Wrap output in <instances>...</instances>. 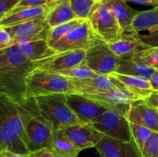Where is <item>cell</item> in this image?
Wrapping results in <instances>:
<instances>
[{"label": "cell", "mask_w": 158, "mask_h": 157, "mask_svg": "<svg viewBox=\"0 0 158 157\" xmlns=\"http://www.w3.org/2000/svg\"><path fill=\"white\" fill-rule=\"evenodd\" d=\"M35 68V63L28 59L18 46L6 49L0 58V94L16 103L27 97L26 78Z\"/></svg>", "instance_id": "cell-1"}, {"label": "cell", "mask_w": 158, "mask_h": 157, "mask_svg": "<svg viewBox=\"0 0 158 157\" xmlns=\"http://www.w3.org/2000/svg\"><path fill=\"white\" fill-rule=\"evenodd\" d=\"M0 150L29 154L18 103L0 94Z\"/></svg>", "instance_id": "cell-2"}, {"label": "cell", "mask_w": 158, "mask_h": 157, "mask_svg": "<svg viewBox=\"0 0 158 157\" xmlns=\"http://www.w3.org/2000/svg\"><path fill=\"white\" fill-rule=\"evenodd\" d=\"M18 108L27 137L29 152L50 149L55 129L40 111L35 97L27 96L23 99L18 103Z\"/></svg>", "instance_id": "cell-3"}, {"label": "cell", "mask_w": 158, "mask_h": 157, "mask_svg": "<svg viewBox=\"0 0 158 157\" xmlns=\"http://www.w3.org/2000/svg\"><path fill=\"white\" fill-rule=\"evenodd\" d=\"M42 113L49 120L54 129H61L82 122L69 107L66 94L54 93L34 96Z\"/></svg>", "instance_id": "cell-4"}, {"label": "cell", "mask_w": 158, "mask_h": 157, "mask_svg": "<svg viewBox=\"0 0 158 157\" xmlns=\"http://www.w3.org/2000/svg\"><path fill=\"white\" fill-rule=\"evenodd\" d=\"M28 96L50 95L54 93H74L71 78L58 72L34 69L26 78Z\"/></svg>", "instance_id": "cell-5"}, {"label": "cell", "mask_w": 158, "mask_h": 157, "mask_svg": "<svg viewBox=\"0 0 158 157\" xmlns=\"http://www.w3.org/2000/svg\"><path fill=\"white\" fill-rule=\"evenodd\" d=\"M120 58L112 52L106 42L96 36L92 46L86 50L85 63L97 73L110 75L117 72Z\"/></svg>", "instance_id": "cell-6"}, {"label": "cell", "mask_w": 158, "mask_h": 157, "mask_svg": "<svg viewBox=\"0 0 158 157\" xmlns=\"http://www.w3.org/2000/svg\"><path fill=\"white\" fill-rule=\"evenodd\" d=\"M88 20L96 36L106 43L115 40L123 32L106 1L99 3Z\"/></svg>", "instance_id": "cell-7"}, {"label": "cell", "mask_w": 158, "mask_h": 157, "mask_svg": "<svg viewBox=\"0 0 158 157\" xmlns=\"http://www.w3.org/2000/svg\"><path fill=\"white\" fill-rule=\"evenodd\" d=\"M92 126L106 136L125 143L132 142L131 123L125 115L107 110Z\"/></svg>", "instance_id": "cell-8"}, {"label": "cell", "mask_w": 158, "mask_h": 157, "mask_svg": "<svg viewBox=\"0 0 158 157\" xmlns=\"http://www.w3.org/2000/svg\"><path fill=\"white\" fill-rule=\"evenodd\" d=\"M83 95L97 102L106 109L115 111L125 116L127 115L133 102L138 99H143L128 89L118 88L106 92Z\"/></svg>", "instance_id": "cell-9"}, {"label": "cell", "mask_w": 158, "mask_h": 157, "mask_svg": "<svg viewBox=\"0 0 158 157\" xmlns=\"http://www.w3.org/2000/svg\"><path fill=\"white\" fill-rule=\"evenodd\" d=\"M95 38L90 23L86 19L51 47L56 53L73 50H87L93 45Z\"/></svg>", "instance_id": "cell-10"}, {"label": "cell", "mask_w": 158, "mask_h": 157, "mask_svg": "<svg viewBox=\"0 0 158 157\" xmlns=\"http://www.w3.org/2000/svg\"><path fill=\"white\" fill-rule=\"evenodd\" d=\"M66 99L74 113L85 123L93 124L107 110L97 102L80 94H66Z\"/></svg>", "instance_id": "cell-11"}, {"label": "cell", "mask_w": 158, "mask_h": 157, "mask_svg": "<svg viewBox=\"0 0 158 157\" xmlns=\"http://www.w3.org/2000/svg\"><path fill=\"white\" fill-rule=\"evenodd\" d=\"M86 50H73L60 52L52 56L35 62L37 69L60 72L78 66L85 62Z\"/></svg>", "instance_id": "cell-12"}, {"label": "cell", "mask_w": 158, "mask_h": 157, "mask_svg": "<svg viewBox=\"0 0 158 157\" xmlns=\"http://www.w3.org/2000/svg\"><path fill=\"white\" fill-rule=\"evenodd\" d=\"M61 130L80 151L95 147L104 136L89 123L73 125L63 128Z\"/></svg>", "instance_id": "cell-13"}, {"label": "cell", "mask_w": 158, "mask_h": 157, "mask_svg": "<svg viewBox=\"0 0 158 157\" xmlns=\"http://www.w3.org/2000/svg\"><path fill=\"white\" fill-rule=\"evenodd\" d=\"M73 80L74 93L80 95H90L106 92L110 89H127L126 86L112 75H103L97 73L92 78L87 80Z\"/></svg>", "instance_id": "cell-14"}, {"label": "cell", "mask_w": 158, "mask_h": 157, "mask_svg": "<svg viewBox=\"0 0 158 157\" xmlns=\"http://www.w3.org/2000/svg\"><path fill=\"white\" fill-rule=\"evenodd\" d=\"M95 148L100 157H142L134 141L125 143L106 135Z\"/></svg>", "instance_id": "cell-15"}, {"label": "cell", "mask_w": 158, "mask_h": 157, "mask_svg": "<svg viewBox=\"0 0 158 157\" xmlns=\"http://www.w3.org/2000/svg\"><path fill=\"white\" fill-rule=\"evenodd\" d=\"M127 118L130 123L158 132V109L147 104L143 99L136 100L131 103Z\"/></svg>", "instance_id": "cell-16"}, {"label": "cell", "mask_w": 158, "mask_h": 157, "mask_svg": "<svg viewBox=\"0 0 158 157\" xmlns=\"http://www.w3.org/2000/svg\"><path fill=\"white\" fill-rule=\"evenodd\" d=\"M115 55L122 58H132L139 51L148 48L142 42L140 34L137 32H125L111 42L107 43Z\"/></svg>", "instance_id": "cell-17"}, {"label": "cell", "mask_w": 158, "mask_h": 157, "mask_svg": "<svg viewBox=\"0 0 158 157\" xmlns=\"http://www.w3.org/2000/svg\"><path fill=\"white\" fill-rule=\"evenodd\" d=\"M48 9L49 4L33 8L12 9L0 20V27H7L32 19L45 18Z\"/></svg>", "instance_id": "cell-18"}, {"label": "cell", "mask_w": 158, "mask_h": 157, "mask_svg": "<svg viewBox=\"0 0 158 157\" xmlns=\"http://www.w3.org/2000/svg\"><path fill=\"white\" fill-rule=\"evenodd\" d=\"M77 18L70 6L69 0H60L49 4L45 21L49 28L55 27Z\"/></svg>", "instance_id": "cell-19"}, {"label": "cell", "mask_w": 158, "mask_h": 157, "mask_svg": "<svg viewBox=\"0 0 158 157\" xmlns=\"http://www.w3.org/2000/svg\"><path fill=\"white\" fill-rule=\"evenodd\" d=\"M125 32H133V22L139 11L132 9L126 0H105ZM135 32V31H134Z\"/></svg>", "instance_id": "cell-20"}, {"label": "cell", "mask_w": 158, "mask_h": 157, "mask_svg": "<svg viewBox=\"0 0 158 157\" xmlns=\"http://www.w3.org/2000/svg\"><path fill=\"white\" fill-rule=\"evenodd\" d=\"M110 75L121 82L128 90L139 95L143 99L154 91L150 80L143 77L123 75L117 72H114Z\"/></svg>", "instance_id": "cell-21"}, {"label": "cell", "mask_w": 158, "mask_h": 157, "mask_svg": "<svg viewBox=\"0 0 158 157\" xmlns=\"http://www.w3.org/2000/svg\"><path fill=\"white\" fill-rule=\"evenodd\" d=\"M10 33L12 38L27 37L36 35L46 29H49L45 18L32 19L13 26L3 27Z\"/></svg>", "instance_id": "cell-22"}, {"label": "cell", "mask_w": 158, "mask_h": 157, "mask_svg": "<svg viewBox=\"0 0 158 157\" xmlns=\"http://www.w3.org/2000/svg\"><path fill=\"white\" fill-rule=\"evenodd\" d=\"M23 55L32 62L40 61L52 56L56 52L49 45L46 39L31 42L19 46Z\"/></svg>", "instance_id": "cell-23"}, {"label": "cell", "mask_w": 158, "mask_h": 157, "mask_svg": "<svg viewBox=\"0 0 158 157\" xmlns=\"http://www.w3.org/2000/svg\"><path fill=\"white\" fill-rule=\"evenodd\" d=\"M49 150L56 157H78L81 151L76 147L61 129L54 131L53 140Z\"/></svg>", "instance_id": "cell-24"}, {"label": "cell", "mask_w": 158, "mask_h": 157, "mask_svg": "<svg viewBox=\"0 0 158 157\" xmlns=\"http://www.w3.org/2000/svg\"><path fill=\"white\" fill-rule=\"evenodd\" d=\"M156 69L143 64L141 62L135 61L133 58H120V62L117 66V73L123 75H136L150 80Z\"/></svg>", "instance_id": "cell-25"}, {"label": "cell", "mask_w": 158, "mask_h": 157, "mask_svg": "<svg viewBox=\"0 0 158 157\" xmlns=\"http://www.w3.org/2000/svg\"><path fill=\"white\" fill-rule=\"evenodd\" d=\"M133 29L135 32L150 31L158 26V6L149 10L139 12L133 22Z\"/></svg>", "instance_id": "cell-26"}, {"label": "cell", "mask_w": 158, "mask_h": 157, "mask_svg": "<svg viewBox=\"0 0 158 157\" xmlns=\"http://www.w3.org/2000/svg\"><path fill=\"white\" fill-rule=\"evenodd\" d=\"M84 19L81 18H75L73 20L67 22L63 23L55 27L50 28L49 29L47 35V42L50 46H52L56 42L63 38L66 35H67L69 32L73 30L74 29L80 26L81 23L84 22Z\"/></svg>", "instance_id": "cell-27"}, {"label": "cell", "mask_w": 158, "mask_h": 157, "mask_svg": "<svg viewBox=\"0 0 158 157\" xmlns=\"http://www.w3.org/2000/svg\"><path fill=\"white\" fill-rule=\"evenodd\" d=\"M69 3L77 18L84 20L89 19L99 5L94 0H69Z\"/></svg>", "instance_id": "cell-28"}, {"label": "cell", "mask_w": 158, "mask_h": 157, "mask_svg": "<svg viewBox=\"0 0 158 157\" xmlns=\"http://www.w3.org/2000/svg\"><path fill=\"white\" fill-rule=\"evenodd\" d=\"M131 129L133 141L134 142L139 150L142 152L145 145L155 132L144 126L132 123H131Z\"/></svg>", "instance_id": "cell-29"}, {"label": "cell", "mask_w": 158, "mask_h": 157, "mask_svg": "<svg viewBox=\"0 0 158 157\" xmlns=\"http://www.w3.org/2000/svg\"><path fill=\"white\" fill-rule=\"evenodd\" d=\"M135 61L158 69V47H148L134 54L132 58Z\"/></svg>", "instance_id": "cell-30"}, {"label": "cell", "mask_w": 158, "mask_h": 157, "mask_svg": "<svg viewBox=\"0 0 158 157\" xmlns=\"http://www.w3.org/2000/svg\"><path fill=\"white\" fill-rule=\"evenodd\" d=\"M61 75L73 80H87L92 78L97 75V72L89 69L85 62L81 65L72 69H66L60 72Z\"/></svg>", "instance_id": "cell-31"}, {"label": "cell", "mask_w": 158, "mask_h": 157, "mask_svg": "<svg viewBox=\"0 0 158 157\" xmlns=\"http://www.w3.org/2000/svg\"><path fill=\"white\" fill-rule=\"evenodd\" d=\"M142 157H158V132H154L141 152Z\"/></svg>", "instance_id": "cell-32"}, {"label": "cell", "mask_w": 158, "mask_h": 157, "mask_svg": "<svg viewBox=\"0 0 158 157\" xmlns=\"http://www.w3.org/2000/svg\"><path fill=\"white\" fill-rule=\"evenodd\" d=\"M13 45V38L5 28L0 27V50H5Z\"/></svg>", "instance_id": "cell-33"}, {"label": "cell", "mask_w": 158, "mask_h": 157, "mask_svg": "<svg viewBox=\"0 0 158 157\" xmlns=\"http://www.w3.org/2000/svg\"><path fill=\"white\" fill-rule=\"evenodd\" d=\"M46 0H20L13 9H24V8H33L48 5Z\"/></svg>", "instance_id": "cell-34"}, {"label": "cell", "mask_w": 158, "mask_h": 157, "mask_svg": "<svg viewBox=\"0 0 158 157\" xmlns=\"http://www.w3.org/2000/svg\"><path fill=\"white\" fill-rule=\"evenodd\" d=\"M142 42L148 47H158V32L140 35Z\"/></svg>", "instance_id": "cell-35"}, {"label": "cell", "mask_w": 158, "mask_h": 157, "mask_svg": "<svg viewBox=\"0 0 158 157\" xmlns=\"http://www.w3.org/2000/svg\"><path fill=\"white\" fill-rule=\"evenodd\" d=\"M20 0H0V20L17 5Z\"/></svg>", "instance_id": "cell-36"}, {"label": "cell", "mask_w": 158, "mask_h": 157, "mask_svg": "<svg viewBox=\"0 0 158 157\" xmlns=\"http://www.w3.org/2000/svg\"><path fill=\"white\" fill-rule=\"evenodd\" d=\"M143 100L147 104L158 109V91H153Z\"/></svg>", "instance_id": "cell-37"}, {"label": "cell", "mask_w": 158, "mask_h": 157, "mask_svg": "<svg viewBox=\"0 0 158 157\" xmlns=\"http://www.w3.org/2000/svg\"><path fill=\"white\" fill-rule=\"evenodd\" d=\"M30 157H56L49 149H43L40 150L32 152L29 153Z\"/></svg>", "instance_id": "cell-38"}, {"label": "cell", "mask_w": 158, "mask_h": 157, "mask_svg": "<svg viewBox=\"0 0 158 157\" xmlns=\"http://www.w3.org/2000/svg\"><path fill=\"white\" fill-rule=\"evenodd\" d=\"M126 1L135 3V4L144 5V6H150L153 7L158 6V0H126Z\"/></svg>", "instance_id": "cell-39"}, {"label": "cell", "mask_w": 158, "mask_h": 157, "mask_svg": "<svg viewBox=\"0 0 158 157\" xmlns=\"http://www.w3.org/2000/svg\"><path fill=\"white\" fill-rule=\"evenodd\" d=\"M0 157H30V155L15 153L8 150H0Z\"/></svg>", "instance_id": "cell-40"}, {"label": "cell", "mask_w": 158, "mask_h": 157, "mask_svg": "<svg viewBox=\"0 0 158 157\" xmlns=\"http://www.w3.org/2000/svg\"><path fill=\"white\" fill-rule=\"evenodd\" d=\"M151 86L154 91H158V70H156L150 79Z\"/></svg>", "instance_id": "cell-41"}, {"label": "cell", "mask_w": 158, "mask_h": 157, "mask_svg": "<svg viewBox=\"0 0 158 157\" xmlns=\"http://www.w3.org/2000/svg\"><path fill=\"white\" fill-rule=\"evenodd\" d=\"M158 32V26H156V27L153 28L151 30L149 31V32Z\"/></svg>", "instance_id": "cell-42"}, {"label": "cell", "mask_w": 158, "mask_h": 157, "mask_svg": "<svg viewBox=\"0 0 158 157\" xmlns=\"http://www.w3.org/2000/svg\"><path fill=\"white\" fill-rule=\"evenodd\" d=\"M46 1L48 2V3H49V4H50V3H53V2H55L60 1V0H46Z\"/></svg>", "instance_id": "cell-43"}, {"label": "cell", "mask_w": 158, "mask_h": 157, "mask_svg": "<svg viewBox=\"0 0 158 157\" xmlns=\"http://www.w3.org/2000/svg\"><path fill=\"white\" fill-rule=\"evenodd\" d=\"M5 50H6V49H5ZM5 50H0V58H1L2 55H3V53H4V51Z\"/></svg>", "instance_id": "cell-44"}, {"label": "cell", "mask_w": 158, "mask_h": 157, "mask_svg": "<svg viewBox=\"0 0 158 157\" xmlns=\"http://www.w3.org/2000/svg\"><path fill=\"white\" fill-rule=\"evenodd\" d=\"M94 1H96L97 2H98V3H100V2H102L105 1V0H94Z\"/></svg>", "instance_id": "cell-45"}, {"label": "cell", "mask_w": 158, "mask_h": 157, "mask_svg": "<svg viewBox=\"0 0 158 157\" xmlns=\"http://www.w3.org/2000/svg\"><path fill=\"white\" fill-rule=\"evenodd\" d=\"M157 70H158V69H157Z\"/></svg>", "instance_id": "cell-46"}]
</instances>
